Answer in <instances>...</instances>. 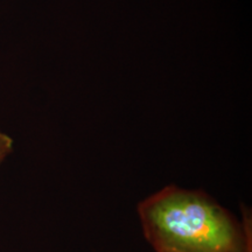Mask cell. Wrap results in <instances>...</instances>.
<instances>
[{"label": "cell", "mask_w": 252, "mask_h": 252, "mask_svg": "<svg viewBox=\"0 0 252 252\" xmlns=\"http://www.w3.org/2000/svg\"><path fill=\"white\" fill-rule=\"evenodd\" d=\"M156 252H251V226L202 190L168 186L138 206Z\"/></svg>", "instance_id": "cell-1"}, {"label": "cell", "mask_w": 252, "mask_h": 252, "mask_svg": "<svg viewBox=\"0 0 252 252\" xmlns=\"http://www.w3.org/2000/svg\"><path fill=\"white\" fill-rule=\"evenodd\" d=\"M13 151V139L0 130V163Z\"/></svg>", "instance_id": "cell-2"}]
</instances>
